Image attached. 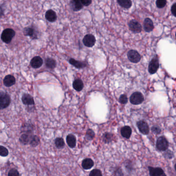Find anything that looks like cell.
I'll list each match as a JSON object with an SVG mask.
<instances>
[{
    "instance_id": "8992f818",
    "label": "cell",
    "mask_w": 176,
    "mask_h": 176,
    "mask_svg": "<svg viewBox=\"0 0 176 176\" xmlns=\"http://www.w3.org/2000/svg\"><path fill=\"white\" fill-rule=\"evenodd\" d=\"M168 141L164 137H161L158 139L156 146L159 150H166L168 148Z\"/></svg>"
},
{
    "instance_id": "60d3db41",
    "label": "cell",
    "mask_w": 176,
    "mask_h": 176,
    "mask_svg": "<svg viewBox=\"0 0 176 176\" xmlns=\"http://www.w3.org/2000/svg\"><path fill=\"white\" fill-rule=\"evenodd\" d=\"M175 35H176V34H175Z\"/></svg>"
},
{
    "instance_id": "7402d4cb",
    "label": "cell",
    "mask_w": 176,
    "mask_h": 176,
    "mask_svg": "<svg viewBox=\"0 0 176 176\" xmlns=\"http://www.w3.org/2000/svg\"><path fill=\"white\" fill-rule=\"evenodd\" d=\"M132 134V129L129 126H125L121 129V134L126 138H129Z\"/></svg>"
},
{
    "instance_id": "7c38bea8",
    "label": "cell",
    "mask_w": 176,
    "mask_h": 176,
    "mask_svg": "<svg viewBox=\"0 0 176 176\" xmlns=\"http://www.w3.org/2000/svg\"><path fill=\"white\" fill-rule=\"evenodd\" d=\"M70 4L71 8L74 11H79L84 6L81 0H71Z\"/></svg>"
},
{
    "instance_id": "5bb4252c",
    "label": "cell",
    "mask_w": 176,
    "mask_h": 176,
    "mask_svg": "<svg viewBox=\"0 0 176 176\" xmlns=\"http://www.w3.org/2000/svg\"><path fill=\"white\" fill-rule=\"evenodd\" d=\"M16 83V79L12 75H7L3 80V84L6 87H11Z\"/></svg>"
},
{
    "instance_id": "4fadbf2b",
    "label": "cell",
    "mask_w": 176,
    "mask_h": 176,
    "mask_svg": "<svg viewBox=\"0 0 176 176\" xmlns=\"http://www.w3.org/2000/svg\"><path fill=\"white\" fill-rule=\"evenodd\" d=\"M148 169H149V174L151 176H160L165 175L163 170H162V168L159 167L154 168L152 167L149 166Z\"/></svg>"
},
{
    "instance_id": "1f68e13d",
    "label": "cell",
    "mask_w": 176,
    "mask_h": 176,
    "mask_svg": "<svg viewBox=\"0 0 176 176\" xmlns=\"http://www.w3.org/2000/svg\"><path fill=\"white\" fill-rule=\"evenodd\" d=\"M166 0H157L156 5L159 8H163L166 5Z\"/></svg>"
},
{
    "instance_id": "5b68a950",
    "label": "cell",
    "mask_w": 176,
    "mask_h": 176,
    "mask_svg": "<svg viewBox=\"0 0 176 176\" xmlns=\"http://www.w3.org/2000/svg\"><path fill=\"white\" fill-rule=\"evenodd\" d=\"M96 39L95 37L92 34H87L84 36V38L83 39V43L85 45V46L91 48L94 46L95 45Z\"/></svg>"
},
{
    "instance_id": "d590c367",
    "label": "cell",
    "mask_w": 176,
    "mask_h": 176,
    "mask_svg": "<svg viewBox=\"0 0 176 176\" xmlns=\"http://www.w3.org/2000/svg\"><path fill=\"white\" fill-rule=\"evenodd\" d=\"M164 156L166 159H171L173 157V152L170 150L166 151V152H165Z\"/></svg>"
},
{
    "instance_id": "3957f363",
    "label": "cell",
    "mask_w": 176,
    "mask_h": 176,
    "mask_svg": "<svg viewBox=\"0 0 176 176\" xmlns=\"http://www.w3.org/2000/svg\"><path fill=\"white\" fill-rule=\"evenodd\" d=\"M144 100V97L141 92H134L130 98V102L134 105H138L141 104Z\"/></svg>"
},
{
    "instance_id": "7a4b0ae2",
    "label": "cell",
    "mask_w": 176,
    "mask_h": 176,
    "mask_svg": "<svg viewBox=\"0 0 176 176\" xmlns=\"http://www.w3.org/2000/svg\"><path fill=\"white\" fill-rule=\"evenodd\" d=\"M11 99L10 95L7 92H1L0 93V108L3 109L7 108L10 105Z\"/></svg>"
},
{
    "instance_id": "8fae6325",
    "label": "cell",
    "mask_w": 176,
    "mask_h": 176,
    "mask_svg": "<svg viewBox=\"0 0 176 176\" xmlns=\"http://www.w3.org/2000/svg\"><path fill=\"white\" fill-rule=\"evenodd\" d=\"M33 136V133H23L20 137L19 141L23 144H30Z\"/></svg>"
},
{
    "instance_id": "9a60e30c",
    "label": "cell",
    "mask_w": 176,
    "mask_h": 176,
    "mask_svg": "<svg viewBox=\"0 0 176 176\" xmlns=\"http://www.w3.org/2000/svg\"><path fill=\"white\" fill-rule=\"evenodd\" d=\"M46 19L50 23L55 22L57 19V15L55 12L52 10H48L45 14Z\"/></svg>"
},
{
    "instance_id": "f1b7e54d",
    "label": "cell",
    "mask_w": 176,
    "mask_h": 176,
    "mask_svg": "<svg viewBox=\"0 0 176 176\" xmlns=\"http://www.w3.org/2000/svg\"><path fill=\"white\" fill-rule=\"evenodd\" d=\"M55 144L57 148L61 149L65 146V141L62 137H57L55 141Z\"/></svg>"
},
{
    "instance_id": "d6a6232c",
    "label": "cell",
    "mask_w": 176,
    "mask_h": 176,
    "mask_svg": "<svg viewBox=\"0 0 176 176\" xmlns=\"http://www.w3.org/2000/svg\"><path fill=\"white\" fill-rule=\"evenodd\" d=\"M89 176H102V174L100 170L95 169L92 170L91 173H89Z\"/></svg>"
},
{
    "instance_id": "ffe728a7",
    "label": "cell",
    "mask_w": 176,
    "mask_h": 176,
    "mask_svg": "<svg viewBox=\"0 0 176 176\" xmlns=\"http://www.w3.org/2000/svg\"><path fill=\"white\" fill-rule=\"evenodd\" d=\"M34 126L31 123H24L21 127V132L23 133H33Z\"/></svg>"
},
{
    "instance_id": "d6986e66",
    "label": "cell",
    "mask_w": 176,
    "mask_h": 176,
    "mask_svg": "<svg viewBox=\"0 0 176 176\" xmlns=\"http://www.w3.org/2000/svg\"><path fill=\"white\" fill-rule=\"evenodd\" d=\"M94 162L92 159L87 158L84 159L82 163V166L84 170H90L94 166Z\"/></svg>"
},
{
    "instance_id": "30bf717a",
    "label": "cell",
    "mask_w": 176,
    "mask_h": 176,
    "mask_svg": "<svg viewBox=\"0 0 176 176\" xmlns=\"http://www.w3.org/2000/svg\"><path fill=\"white\" fill-rule=\"evenodd\" d=\"M43 63V60L41 57L37 56L34 57L31 61V65L33 68H39Z\"/></svg>"
},
{
    "instance_id": "ba28073f",
    "label": "cell",
    "mask_w": 176,
    "mask_h": 176,
    "mask_svg": "<svg viewBox=\"0 0 176 176\" xmlns=\"http://www.w3.org/2000/svg\"><path fill=\"white\" fill-rule=\"evenodd\" d=\"M159 68V59L157 57H154L149 63V67H148V71H149V73L151 75L154 74L157 72Z\"/></svg>"
},
{
    "instance_id": "8d00e7d4",
    "label": "cell",
    "mask_w": 176,
    "mask_h": 176,
    "mask_svg": "<svg viewBox=\"0 0 176 176\" xmlns=\"http://www.w3.org/2000/svg\"><path fill=\"white\" fill-rule=\"evenodd\" d=\"M151 130H152V131L154 133L157 134L160 133L161 131L160 128L159 127H157V126L152 127V128H151Z\"/></svg>"
},
{
    "instance_id": "603a6c76",
    "label": "cell",
    "mask_w": 176,
    "mask_h": 176,
    "mask_svg": "<svg viewBox=\"0 0 176 176\" xmlns=\"http://www.w3.org/2000/svg\"><path fill=\"white\" fill-rule=\"evenodd\" d=\"M73 87L76 91L78 92L82 91L84 87V84L83 81L80 79L75 80L73 82Z\"/></svg>"
},
{
    "instance_id": "d4e9b609",
    "label": "cell",
    "mask_w": 176,
    "mask_h": 176,
    "mask_svg": "<svg viewBox=\"0 0 176 176\" xmlns=\"http://www.w3.org/2000/svg\"><path fill=\"white\" fill-rule=\"evenodd\" d=\"M117 2L121 6L126 9L130 8L132 6L131 0H117Z\"/></svg>"
},
{
    "instance_id": "f35d334b",
    "label": "cell",
    "mask_w": 176,
    "mask_h": 176,
    "mask_svg": "<svg viewBox=\"0 0 176 176\" xmlns=\"http://www.w3.org/2000/svg\"><path fill=\"white\" fill-rule=\"evenodd\" d=\"M171 11L173 15L176 17V3L174 4L171 6Z\"/></svg>"
},
{
    "instance_id": "52a82bcc",
    "label": "cell",
    "mask_w": 176,
    "mask_h": 176,
    "mask_svg": "<svg viewBox=\"0 0 176 176\" xmlns=\"http://www.w3.org/2000/svg\"><path fill=\"white\" fill-rule=\"evenodd\" d=\"M129 27L134 33H140L142 30L141 24L135 20H132L129 23Z\"/></svg>"
},
{
    "instance_id": "44dd1931",
    "label": "cell",
    "mask_w": 176,
    "mask_h": 176,
    "mask_svg": "<svg viewBox=\"0 0 176 176\" xmlns=\"http://www.w3.org/2000/svg\"><path fill=\"white\" fill-rule=\"evenodd\" d=\"M69 62L70 64L78 69L83 68L86 66V63L84 62L78 61L73 59H70Z\"/></svg>"
},
{
    "instance_id": "4316f807",
    "label": "cell",
    "mask_w": 176,
    "mask_h": 176,
    "mask_svg": "<svg viewBox=\"0 0 176 176\" xmlns=\"http://www.w3.org/2000/svg\"><path fill=\"white\" fill-rule=\"evenodd\" d=\"M114 135L111 133L106 132L103 134V141L106 144L112 142L114 140Z\"/></svg>"
},
{
    "instance_id": "e0dca14e",
    "label": "cell",
    "mask_w": 176,
    "mask_h": 176,
    "mask_svg": "<svg viewBox=\"0 0 176 176\" xmlns=\"http://www.w3.org/2000/svg\"><path fill=\"white\" fill-rule=\"evenodd\" d=\"M144 29L146 32H150L154 29L153 23L150 18H147L144 22Z\"/></svg>"
},
{
    "instance_id": "277c9868",
    "label": "cell",
    "mask_w": 176,
    "mask_h": 176,
    "mask_svg": "<svg viewBox=\"0 0 176 176\" xmlns=\"http://www.w3.org/2000/svg\"><path fill=\"white\" fill-rule=\"evenodd\" d=\"M127 56L129 60L133 63H137L141 59V56L139 53L134 50H131L129 51Z\"/></svg>"
},
{
    "instance_id": "2e32d148",
    "label": "cell",
    "mask_w": 176,
    "mask_h": 176,
    "mask_svg": "<svg viewBox=\"0 0 176 176\" xmlns=\"http://www.w3.org/2000/svg\"><path fill=\"white\" fill-rule=\"evenodd\" d=\"M22 101L26 105H33L35 104L33 98L29 94H24L21 98Z\"/></svg>"
},
{
    "instance_id": "4dcf8cb0",
    "label": "cell",
    "mask_w": 176,
    "mask_h": 176,
    "mask_svg": "<svg viewBox=\"0 0 176 176\" xmlns=\"http://www.w3.org/2000/svg\"><path fill=\"white\" fill-rule=\"evenodd\" d=\"M9 152L6 148L3 146H0V155L2 157H7L8 156Z\"/></svg>"
},
{
    "instance_id": "9c48e42d",
    "label": "cell",
    "mask_w": 176,
    "mask_h": 176,
    "mask_svg": "<svg viewBox=\"0 0 176 176\" xmlns=\"http://www.w3.org/2000/svg\"><path fill=\"white\" fill-rule=\"evenodd\" d=\"M137 126L138 127L140 131L144 135H147L149 133V128L147 123L144 121H140L137 122Z\"/></svg>"
},
{
    "instance_id": "6da1fadb",
    "label": "cell",
    "mask_w": 176,
    "mask_h": 176,
    "mask_svg": "<svg viewBox=\"0 0 176 176\" xmlns=\"http://www.w3.org/2000/svg\"><path fill=\"white\" fill-rule=\"evenodd\" d=\"M15 34V31L13 29L10 28L5 29L1 34V39L3 42L8 44L11 42Z\"/></svg>"
},
{
    "instance_id": "ab89813d",
    "label": "cell",
    "mask_w": 176,
    "mask_h": 176,
    "mask_svg": "<svg viewBox=\"0 0 176 176\" xmlns=\"http://www.w3.org/2000/svg\"><path fill=\"white\" fill-rule=\"evenodd\" d=\"M174 168H175V170H176V163L175 165H174Z\"/></svg>"
},
{
    "instance_id": "f546056e",
    "label": "cell",
    "mask_w": 176,
    "mask_h": 176,
    "mask_svg": "<svg viewBox=\"0 0 176 176\" xmlns=\"http://www.w3.org/2000/svg\"><path fill=\"white\" fill-rule=\"evenodd\" d=\"M95 133L93 130L90 129L87 130L85 135V138L87 139V140L91 141V140H93L95 137Z\"/></svg>"
},
{
    "instance_id": "836d02e7",
    "label": "cell",
    "mask_w": 176,
    "mask_h": 176,
    "mask_svg": "<svg viewBox=\"0 0 176 176\" xmlns=\"http://www.w3.org/2000/svg\"><path fill=\"white\" fill-rule=\"evenodd\" d=\"M8 175L9 176H18L20 174L17 170L13 168L10 170V171L8 172Z\"/></svg>"
},
{
    "instance_id": "74e56055",
    "label": "cell",
    "mask_w": 176,
    "mask_h": 176,
    "mask_svg": "<svg viewBox=\"0 0 176 176\" xmlns=\"http://www.w3.org/2000/svg\"><path fill=\"white\" fill-rule=\"evenodd\" d=\"M82 3L83 5L85 6H88L89 5H91L92 1V0H81Z\"/></svg>"
},
{
    "instance_id": "e575fe53",
    "label": "cell",
    "mask_w": 176,
    "mask_h": 176,
    "mask_svg": "<svg viewBox=\"0 0 176 176\" xmlns=\"http://www.w3.org/2000/svg\"><path fill=\"white\" fill-rule=\"evenodd\" d=\"M119 101L120 103L121 104H126L128 102V98H127V96L125 95H121L119 98Z\"/></svg>"
},
{
    "instance_id": "ac0fdd59",
    "label": "cell",
    "mask_w": 176,
    "mask_h": 176,
    "mask_svg": "<svg viewBox=\"0 0 176 176\" xmlns=\"http://www.w3.org/2000/svg\"><path fill=\"white\" fill-rule=\"evenodd\" d=\"M66 141L69 147L73 148L76 146V137L75 135L72 134H70L67 135V137H66Z\"/></svg>"
},
{
    "instance_id": "484cf974",
    "label": "cell",
    "mask_w": 176,
    "mask_h": 176,
    "mask_svg": "<svg viewBox=\"0 0 176 176\" xmlns=\"http://www.w3.org/2000/svg\"><path fill=\"white\" fill-rule=\"evenodd\" d=\"M46 65L48 68L53 69L55 68L56 66V62L54 59L52 58H47L46 59Z\"/></svg>"
},
{
    "instance_id": "cb8c5ba5",
    "label": "cell",
    "mask_w": 176,
    "mask_h": 176,
    "mask_svg": "<svg viewBox=\"0 0 176 176\" xmlns=\"http://www.w3.org/2000/svg\"><path fill=\"white\" fill-rule=\"evenodd\" d=\"M23 34L25 36H30L32 38H37V35L35 31L32 27H26L23 30Z\"/></svg>"
},
{
    "instance_id": "83f0119b",
    "label": "cell",
    "mask_w": 176,
    "mask_h": 176,
    "mask_svg": "<svg viewBox=\"0 0 176 176\" xmlns=\"http://www.w3.org/2000/svg\"><path fill=\"white\" fill-rule=\"evenodd\" d=\"M39 143V138L36 135H33L30 142V145L33 147H35L37 146H38Z\"/></svg>"
}]
</instances>
